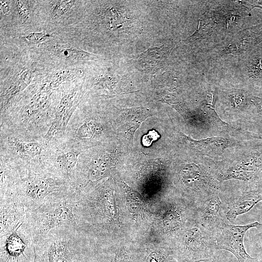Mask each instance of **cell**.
I'll use <instances>...</instances> for the list:
<instances>
[{
	"label": "cell",
	"mask_w": 262,
	"mask_h": 262,
	"mask_svg": "<svg viewBox=\"0 0 262 262\" xmlns=\"http://www.w3.org/2000/svg\"><path fill=\"white\" fill-rule=\"evenodd\" d=\"M0 262H33L32 231L26 218L11 229L0 232Z\"/></svg>",
	"instance_id": "cell-4"
},
{
	"label": "cell",
	"mask_w": 262,
	"mask_h": 262,
	"mask_svg": "<svg viewBox=\"0 0 262 262\" xmlns=\"http://www.w3.org/2000/svg\"><path fill=\"white\" fill-rule=\"evenodd\" d=\"M50 36L45 31L33 32L25 35L23 38L30 44H35L44 41Z\"/></svg>",
	"instance_id": "cell-19"
},
{
	"label": "cell",
	"mask_w": 262,
	"mask_h": 262,
	"mask_svg": "<svg viewBox=\"0 0 262 262\" xmlns=\"http://www.w3.org/2000/svg\"><path fill=\"white\" fill-rule=\"evenodd\" d=\"M180 246L181 256L187 262H210L217 250L213 232L194 220L183 232Z\"/></svg>",
	"instance_id": "cell-5"
},
{
	"label": "cell",
	"mask_w": 262,
	"mask_h": 262,
	"mask_svg": "<svg viewBox=\"0 0 262 262\" xmlns=\"http://www.w3.org/2000/svg\"><path fill=\"white\" fill-rule=\"evenodd\" d=\"M36 262H48L46 253L42 248H34Z\"/></svg>",
	"instance_id": "cell-25"
},
{
	"label": "cell",
	"mask_w": 262,
	"mask_h": 262,
	"mask_svg": "<svg viewBox=\"0 0 262 262\" xmlns=\"http://www.w3.org/2000/svg\"><path fill=\"white\" fill-rule=\"evenodd\" d=\"M16 7L18 13L24 19H27L30 17L29 9L23 1H16Z\"/></svg>",
	"instance_id": "cell-23"
},
{
	"label": "cell",
	"mask_w": 262,
	"mask_h": 262,
	"mask_svg": "<svg viewBox=\"0 0 262 262\" xmlns=\"http://www.w3.org/2000/svg\"><path fill=\"white\" fill-rule=\"evenodd\" d=\"M262 201V186L244 192L227 204L225 217L233 223L237 217L250 211L255 205Z\"/></svg>",
	"instance_id": "cell-10"
},
{
	"label": "cell",
	"mask_w": 262,
	"mask_h": 262,
	"mask_svg": "<svg viewBox=\"0 0 262 262\" xmlns=\"http://www.w3.org/2000/svg\"><path fill=\"white\" fill-rule=\"evenodd\" d=\"M262 225L255 222L245 225H235L225 221L213 233L216 249L230 252L238 262H256V259L251 257L245 250L244 238L248 229Z\"/></svg>",
	"instance_id": "cell-7"
},
{
	"label": "cell",
	"mask_w": 262,
	"mask_h": 262,
	"mask_svg": "<svg viewBox=\"0 0 262 262\" xmlns=\"http://www.w3.org/2000/svg\"><path fill=\"white\" fill-rule=\"evenodd\" d=\"M98 127L94 121H86L78 128L77 135L81 139L90 138L97 131H99Z\"/></svg>",
	"instance_id": "cell-17"
},
{
	"label": "cell",
	"mask_w": 262,
	"mask_h": 262,
	"mask_svg": "<svg viewBox=\"0 0 262 262\" xmlns=\"http://www.w3.org/2000/svg\"><path fill=\"white\" fill-rule=\"evenodd\" d=\"M33 262H36V260H35V258H34Z\"/></svg>",
	"instance_id": "cell-29"
},
{
	"label": "cell",
	"mask_w": 262,
	"mask_h": 262,
	"mask_svg": "<svg viewBox=\"0 0 262 262\" xmlns=\"http://www.w3.org/2000/svg\"><path fill=\"white\" fill-rule=\"evenodd\" d=\"M196 204L194 220L209 231L213 233L226 221L223 214V204L217 194Z\"/></svg>",
	"instance_id": "cell-8"
},
{
	"label": "cell",
	"mask_w": 262,
	"mask_h": 262,
	"mask_svg": "<svg viewBox=\"0 0 262 262\" xmlns=\"http://www.w3.org/2000/svg\"><path fill=\"white\" fill-rule=\"evenodd\" d=\"M187 143L194 147L205 152H221L228 143V141L221 138H209L200 141H196L182 134Z\"/></svg>",
	"instance_id": "cell-13"
},
{
	"label": "cell",
	"mask_w": 262,
	"mask_h": 262,
	"mask_svg": "<svg viewBox=\"0 0 262 262\" xmlns=\"http://www.w3.org/2000/svg\"><path fill=\"white\" fill-rule=\"evenodd\" d=\"M76 191L69 181L60 176L31 173L0 196L13 198L22 203L27 210H33L46 203L67 198Z\"/></svg>",
	"instance_id": "cell-1"
},
{
	"label": "cell",
	"mask_w": 262,
	"mask_h": 262,
	"mask_svg": "<svg viewBox=\"0 0 262 262\" xmlns=\"http://www.w3.org/2000/svg\"><path fill=\"white\" fill-rule=\"evenodd\" d=\"M78 155L79 153L77 152L68 151L61 153L56 159L58 171L62 177L68 181L73 175L77 164Z\"/></svg>",
	"instance_id": "cell-12"
},
{
	"label": "cell",
	"mask_w": 262,
	"mask_h": 262,
	"mask_svg": "<svg viewBox=\"0 0 262 262\" xmlns=\"http://www.w3.org/2000/svg\"><path fill=\"white\" fill-rule=\"evenodd\" d=\"M0 9L2 13L5 14L9 12L10 7L6 1H0Z\"/></svg>",
	"instance_id": "cell-27"
},
{
	"label": "cell",
	"mask_w": 262,
	"mask_h": 262,
	"mask_svg": "<svg viewBox=\"0 0 262 262\" xmlns=\"http://www.w3.org/2000/svg\"><path fill=\"white\" fill-rule=\"evenodd\" d=\"M108 262H126L124 260H120V261H118V259L117 258V257H115V258H114L113 259H112V260H111Z\"/></svg>",
	"instance_id": "cell-28"
},
{
	"label": "cell",
	"mask_w": 262,
	"mask_h": 262,
	"mask_svg": "<svg viewBox=\"0 0 262 262\" xmlns=\"http://www.w3.org/2000/svg\"><path fill=\"white\" fill-rule=\"evenodd\" d=\"M169 256V254L167 250L153 252L147 257V262H164Z\"/></svg>",
	"instance_id": "cell-20"
},
{
	"label": "cell",
	"mask_w": 262,
	"mask_h": 262,
	"mask_svg": "<svg viewBox=\"0 0 262 262\" xmlns=\"http://www.w3.org/2000/svg\"><path fill=\"white\" fill-rule=\"evenodd\" d=\"M160 137L158 133L155 130L150 131L142 138V144L144 146H149L152 142L157 140Z\"/></svg>",
	"instance_id": "cell-22"
},
{
	"label": "cell",
	"mask_w": 262,
	"mask_h": 262,
	"mask_svg": "<svg viewBox=\"0 0 262 262\" xmlns=\"http://www.w3.org/2000/svg\"><path fill=\"white\" fill-rule=\"evenodd\" d=\"M9 145L18 153L29 157H35L41 152V146L35 142L24 141L19 139L12 137L8 138Z\"/></svg>",
	"instance_id": "cell-14"
},
{
	"label": "cell",
	"mask_w": 262,
	"mask_h": 262,
	"mask_svg": "<svg viewBox=\"0 0 262 262\" xmlns=\"http://www.w3.org/2000/svg\"><path fill=\"white\" fill-rule=\"evenodd\" d=\"M54 49L59 55L68 60H96L97 58L95 54L73 48L60 46L56 47Z\"/></svg>",
	"instance_id": "cell-15"
},
{
	"label": "cell",
	"mask_w": 262,
	"mask_h": 262,
	"mask_svg": "<svg viewBox=\"0 0 262 262\" xmlns=\"http://www.w3.org/2000/svg\"><path fill=\"white\" fill-rule=\"evenodd\" d=\"M175 203L168 208L164 215V226L165 230L169 233H174L180 229L185 217L182 209Z\"/></svg>",
	"instance_id": "cell-11"
},
{
	"label": "cell",
	"mask_w": 262,
	"mask_h": 262,
	"mask_svg": "<svg viewBox=\"0 0 262 262\" xmlns=\"http://www.w3.org/2000/svg\"><path fill=\"white\" fill-rule=\"evenodd\" d=\"M161 49L162 48H154L148 49L141 54L140 59L151 66H158L163 59V57L159 56L163 55L161 53L163 49Z\"/></svg>",
	"instance_id": "cell-16"
},
{
	"label": "cell",
	"mask_w": 262,
	"mask_h": 262,
	"mask_svg": "<svg viewBox=\"0 0 262 262\" xmlns=\"http://www.w3.org/2000/svg\"><path fill=\"white\" fill-rule=\"evenodd\" d=\"M178 177L183 187L195 199L196 204L218 194L219 180L217 174L213 173L203 165L195 163L185 164L180 169Z\"/></svg>",
	"instance_id": "cell-6"
},
{
	"label": "cell",
	"mask_w": 262,
	"mask_h": 262,
	"mask_svg": "<svg viewBox=\"0 0 262 262\" xmlns=\"http://www.w3.org/2000/svg\"><path fill=\"white\" fill-rule=\"evenodd\" d=\"M232 102L237 108H243L246 104V98L242 94H235L231 97Z\"/></svg>",
	"instance_id": "cell-24"
},
{
	"label": "cell",
	"mask_w": 262,
	"mask_h": 262,
	"mask_svg": "<svg viewBox=\"0 0 262 262\" xmlns=\"http://www.w3.org/2000/svg\"><path fill=\"white\" fill-rule=\"evenodd\" d=\"M74 2V0L57 1L52 8V16L57 18L67 13L72 8Z\"/></svg>",
	"instance_id": "cell-18"
},
{
	"label": "cell",
	"mask_w": 262,
	"mask_h": 262,
	"mask_svg": "<svg viewBox=\"0 0 262 262\" xmlns=\"http://www.w3.org/2000/svg\"><path fill=\"white\" fill-rule=\"evenodd\" d=\"M84 236L78 227H59L34 247L45 250L48 262H82Z\"/></svg>",
	"instance_id": "cell-3"
},
{
	"label": "cell",
	"mask_w": 262,
	"mask_h": 262,
	"mask_svg": "<svg viewBox=\"0 0 262 262\" xmlns=\"http://www.w3.org/2000/svg\"><path fill=\"white\" fill-rule=\"evenodd\" d=\"M251 100L257 107L259 113L262 114V98L257 97H253Z\"/></svg>",
	"instance_id": "cell-26"
},
{
	"label": "cell",
	"mask_w": 262,
	"mask_h": 262,
	"mask_svg": "<svg viewBox=\"0 0 262 262\" xmlns=\"http://www.w3.org/2000/svg\"><path fill=\"white\" fill-rule=\"evenodd\" d=\"M250 73L252 77L255 78L262 77V57L258 59L251 66Z\"/></svg>",
	"instance_id": "cell-21"
},
{
	"label": "cell",
	"mask_w": 262,
	"mask_h": 262,
	"mask_svg": "<svg viewBox=\"0 0 262 262\" xmlns=\"http://www.w3.org/2000/svg\"><path fill=\"white\" fill-rule=\"evenodd\" d=\"M75 194L76 192L67 198L26 211L34 246L39 244L49 232L55 229L65 226L78 227L74 213Z\"/></svg>",
	"instance_id": "cell-2"
},
{
	"label": "cell",
	"mask_w": 262,
	"mask_h": 262,
	"mask_svg": "<svg viewBox=\"0 0 262 262\" xmlns=\"http://www.w3.org/2000/svg\"><path fill=\"white\" fill-rule=\"evenodd\" d=\"M262 171V152L255 153L241 164L229 167L218 173L220 181L230 179L255 180Z\"/></svg>",
	"instance_id": "cell-9"
}]
</instances>
